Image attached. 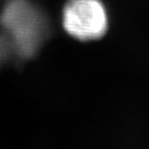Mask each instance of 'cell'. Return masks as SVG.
Returning <instances> with one entry per match:
<instances>
[{"instance_id":"1","label":"cell","mask_w":149,"mask_h":149,"mask_svg":"<svg viewBox=\"0 0 149 149\" xmlns=\"http://www.w3.org/2000/svg\"><path fill=\"white\" fill-rule=\"evenodd\" d=\"M0 24L20 60L32 58L50 32L48 19L29 0H8L0 15Z\"/></svg>"},{"instance_id":"2","label":"cell","mask_w":149,"mask_h":149,"mask_svg":"<svg viewBox=\"0 0 149 149\" xmlns=\"http://www.w3.org/2000/svg\"><path fill=\"white\" fill-rule=\"evenodd\" d=\"M62 24L77 40H97L108 29L107 10L100 0H68L63 7Z\"/></svg>"},{"instance_id":"3","label":"cell","mask_w":149,"mask_h":149,"mask_svg":"<svg viewBox=\"0 0 149 149\" xmlns=\"http://www.w3.org/2000/svg\"><path fill=\"white\" fill-rule=\"evenodd\" d=\"M13 55L12 47L4 35H0V66L6 62Z\"/></svg>"}]
</instances>
